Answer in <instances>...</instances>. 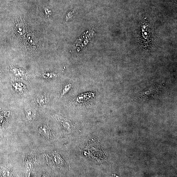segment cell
<instances>
[{"label":"cell","mask_w":177,"mask_h":177,"mask_svg":"<svg viewBox=\"0 0 177 177\" xmlns=\"http://www.w3.org/2000/svg\"><path fill=\"white\" fill-rule=\"evenodd\" d=\"M25 114L28 120L31 121L33 120L35 116V111L30 107H27L25 109Z\"/></svg>","instance_id":"obj_1"},{"label":"cell","mask_w":177,"mask_h":177,"mask_svg":"<svg viewBox=\"0 0 177 177\" xmlns=\"http://www.w3.org/2000/svg\"><path fill=\"white\" fill-rule=\"evenodd\" d=\"M39 132L40 134L44 136L47 137L49 136V132L47 128L45 125H41L38 128Z\"/></svg>","instance_id":"obj_2"},{"label":"cell","mask_w":177,"mask_h":177,"mask_svg":"<svg viewBox=\"0 0 177 177\" xmlns=\"http://www.w3.org/2000/svg\"><path fill=\"white\" fill-rule=\"evenodd\" d=\"M37 101L40 105H44L47 103V98L45 96L41 95L37 99Z\"/></svg>","instance_id":"obj_3"},{"label":"cell","mask_w":177,"mask_h":177,"mask_svg":"<svg viewBox=\"0 0 177 177\" xmlns=\"http://www.w3.org/2000/svg\"><path fill=\"white\" fill-rule=\"evenodd\" d=\"M71 87V84H70V83H69V84L66 85L64 88H63V90H62V94H61V96H63L66 94L67 92H69L70 90V89Z\"/></svg>","instance_id":"obj_4"},{"label":"cell","mask_w":177,"mask_h":177,"mask_svg":"<svg viewBox=\"0 0 177 177\" xmlns=\"http://www.w3.org/2000/svg\"><path fill=\"white\" fill-rule=\"evenodd\" d=\"M43 76L46 78H52L56 76V73H47L43 74Z\"/></svg>","instance_id":"obj_5"},{"label":"cell","mask_w":177,"mask_h":177,"mask_svg":"<svg viewBox=\"0 0 177 177\" xmlns=\"http://www.w3.org/2000/svg\"><path fill=\"white\" fill-rule=\"evenodd\" d=\"M2 174L4 176H10L12 175L10 171L7 169H3L2 170Z\"/></svg>","instance_id":"obj_6"},{"label":"cell","mask_w":177,"mask_h":177,"mask_svg":"<svg viewBox=\"0 0 177 177\" xmlns=\"http://www.w3.org/2000/svg\"><path fill=\"white\" fill-rule=\"evenodd\" d=\"M33 165L32 163H28L27 164L26 166L25 169L26 171H30L32 170V169H33Z\"/></svg>","instance_id":"obj_7"}]
</instances>
